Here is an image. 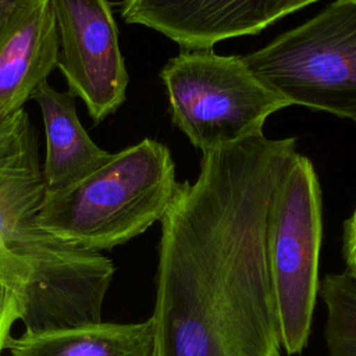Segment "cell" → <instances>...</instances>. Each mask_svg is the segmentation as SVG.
I'll list each match as a JSON object with an SVG mask.
<instances>
[{
  "instance_id": "obj_13",
  "label": "cell",
  "mask_w": 356,
  "mask_h": 356,
  "mask_svg": "<svg viewBox=\"0 0 356 356\" xmlns=\"http://www.w3.org/2000/svg\"><path fill=\"white\" fill-rule=\"evenodd\" d=\"M327 317L324 338L330 356H356V277L346 270L327 274L318 286Z\"/></svg>"
},
{
  "instance_id": "obj_17",
  "label": "cell",
  "mask_w": 356,
  "mask_h": 356,
  "mask_svg": "<svg viewBox=\"0 0 356 356\" xmlns=\"http://www.w3.org/2000/svg\"><path fill=\"white\" fill-rule=\"evenodd\" d=\"M11 3H13V0H0V17L8 10Z\"/></svg>"
},
{
  "instance_id": "obj_9",
  "label": "cell",
  "mask_w": 356,
  "mask_h": 356,
  "mask_svg": "<svg viewBox=\"0 0 356 356\" xmlns=\"http://www.w3.org/2000/svg\"><path fill=\"white\" fill-rule=\"evenodd\" d=\"M268 0H124L127 24L150 28L184 50L213 49L266 29Z\"/></svg>"
},
{
  "instance_id": "obj_2",
  "label": "cell",
  "mask_w": 356,
  "mask_h": 356,
  "mask_svg": "<svg viewBox=\"0 0 356 356\" xmlns=\"http://www.w3.org/2000/svg\"><path fill=\"white\" fill-rule=\"evenodd\" d=\"M177 185L170 149L145 138L81 181L44 192L36 224L75 246L110 250L160 221Z\"/></svg>"
},
{
  "instance_id": "obj_12",
  "label": "cell",
  "mask_w": 356,
  "mask_h": 356,
  "mask_svg": "<svg viewBox=\"0 0 356 356\" xmlns=\"http://www.w3.org/2000/svg\"><path fill=\"white\" fill-rule=\"evenodd\" d=\"M10 356H153L150 318L140 323H97L47 334L10 338Z\"/></svg>"
},
{
  "instance_id": "obj_5",
  "label": "cell",
  "mask_w": 356,
  "mask_h": 356,
  "mask_svg": "<svg viewBox=\"0 0 356 356\" xmlns=\"http://www.w3.org/2000/svg\"><path fill=\"white\" fill-rule=\"evenodd\" d=\"M172 124L202 153L263 134L266 120L289 104L261 83L242 56L184 50L160 71Z\"/></svg>"
},
{
  "instance_id": "obj_11",
  "label": "cell",
  "mask_w": 356,
  "mask_h": 356,
  "mask_svg": "<svg viewBox=\"0 0 356 356\" xmlns=\"http://www.w3.org/2000/svg\"><path fill=\"white\" fill-rule=\"evenodd\" d=\"M32 99L40 107L44 125L42 175L46 192L81 181L108 160L111 153L99 147L81 124L74 93L60 92L44 82L33 92Z\"/></svg>"
},
{
  "instance_id": "obj_8",
  "label": "cell",
  "mask_w": 356,
  "mask_h": 356,
  "mask_svg": "<svg viewBox=\"0 0 356 356\" xmlns=\"http://www.w3.org/2000/svg\"><path fill=\"white\" fill-rule=\"evenodd\" d=\"M44 192L38 129L21 108L0 118V278L21 298L29 268L15 243L36 222Z\"/></svg>"
},
{
  "instance_id": "obj_1",
  "label": "cell",
  "mask_w": 356,
  "mask_h": 356,
  "mask_svg": "<svg viewBox=\"0 0 356 356\" xmlns=\"http://www.w3.org/2000/svg\"><path fill=\"white\" fill-rule=\"evenodd\" d=\"M295 138L264 134L202 153L161 222L153 356H282L266 224Z\"/></svg>"
},
{
  "instance_id": "obj_4",
  "label": "cell",
  "mask_w": 356,
  "mask_h": 356,
  "mask_svg": "<svg viewBox=\"0 0 356 356\" xmlns=\"http://www.w3.org/2000/svg\"><path fill=\"white\" fill-rule=\"evenodd\" d=\"M323 200L312 160L296 153L270 202L266 257L281 348L288 356L307 346L318 295Z\"/></svg>"
},
{
  "instance_id": "obj_6",
  "label": "cell",
  "mask_w": 356,
  "mask_h": 356,
  "mask_svg": "<svg viewBox=\"0 0 356 356\" xmlns=\"http://www.w3.org/2000/svg\"><path fill=\"white\" fill-rule=\"evenodd\" d=\"M15 252L29 268L21 298L24 334H47L102 321L104 296L114 275L110 259L64 242L36 222L19 236Z\"/></svg>"
},
{
  "instance_id": "obj_3",
  "label": "cell",
  "mask_w": 356,
  "mask_h": 356,
  "mask_svg": "<svg viewBox=\"0 0 356 356\" xmlns=\"http://www.w3.org/2000/svg\"><path fill=\"white\" fill-rule=\"evenodd\" d=\"M242 57L256 78L289 106L356 124V0H334Z\"/></svg>"
},
{
  "instance_id": "obj_10",
  "label": "cell",
  "mask_w": 356,
  "mask_h": 356,
  "mask_svg": "<svg viewBox=\"0 0 356 356\" xmlns=\"http://www.w3.org/2000/svg\"><path fill=\"white\" fill-rule=\"evenodd\" d=\"M60 40L49 0H13L0 17V118L32 99L57 67Z\"/></svg>"
},
{
  "instance_id": "obj_14",
  "label": "cell",
  "mask_w": 356,
  "mask_h": 356,
  "mask_svg": "<svg viewBox=\"0 0 356 356\" xmlns=\"http://www.w3.org/2000/svg\"><path fill=\"white\" fill-rule=\"evenodd\" d=\"M21 318V292L0 278V356L11 338L13 325Z\"/></svg>"
},
{
  "instance_id": "obj_15",
  "label": "cell",
  "mask_w": 356,
  "mask_h": 356,
  "mask_svg": "<svg viewBox=\"0 0 356 356\" xmlns=\"http://www.w3.org/2000/svg\"><path fill=\"white\" fill-rule=\"evenodd\" d=\"M342 256L346 271L356 277V207L342 228Z\"/></svg>"
},
{
  "instance_id": "obj_16",
  "label": "cell",
  "mask_w": 356,
  "mask_h": 356,
  "mask_svg": "<svg viewBox=\"0 0 356 356\" xmlns=\"http://www.w3.org/2000/svg\"><path fill=\"white\" fill-rule=\"evenodd\" d=\"M318 0H268L267 3V21L268 24H274L282 17L289 15L306 6H310Z\"/></svg>"
},
{
  "instance_id": "obj_7",
  "label": "cell",
  "mask_w": 356,
  "mask_h": 356,
  "mask_svg": "<svg viewBox=\"0 0 356 356\" xmlns=\"http://www.w3.org/2000/svg\"><path fill=\"white\" fill-rule=\"evenodd\" d=\"M58 33L57 68L93 124L114 114L129 82L108 0H49Z\"/></svg>"
}]
</instances>
